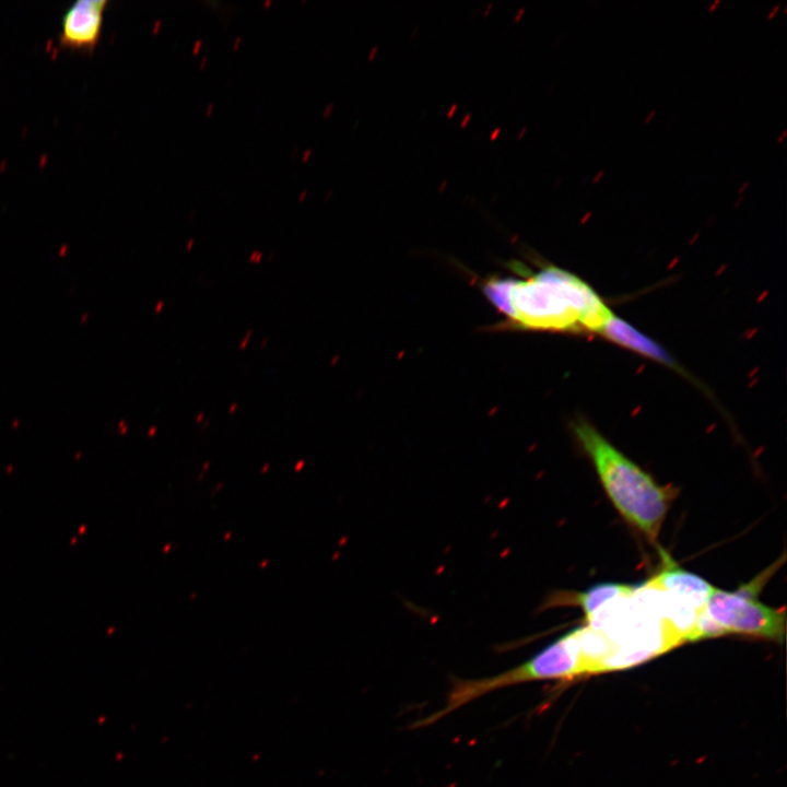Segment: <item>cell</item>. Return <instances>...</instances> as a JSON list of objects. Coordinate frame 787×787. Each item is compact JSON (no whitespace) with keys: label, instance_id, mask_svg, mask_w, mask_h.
Wrapping results in <instances>:
<instances>
[{"label":"cell","instance_id":"cell-8","mask_svg":"<svg viewBox=\"0 0 787 787\" xmlns=\"http://www.w3.org/2000/svg\"><path fill=\"white\" fill-rule=\"evenodd\" d=\"M778 11V7H775L774 10L768 14V19H773L775 13Z\"/></svg>","mask_w":787,"mask_h":787},{"label":"cell","instance_id":"cell-12","mask_svg":"<svg viewBox=\"0 0 787 787\" xmlns=\"http://www.w3.org/2000/svg\"><path fill=\"white\" fill-rule=\"evenodd\" d=\"M654 116H655V111H651L649 117H647L645 121L646 122L650 121Z\"/></svg>","mask_w":787,"mask_h":787},{"label":"cell","instance_id":"cell-5","mask_svg":"<svg viewBox=\"0 0 787 787\" xmlns=\"http://www.w3.org/2000/svg\"><path fill=\"white\" fill-rule=\"evenodd\" d=\"M645 587L674 596L679 602L695 611H698L703 607L713 588V586L702 577L677 567L671 563L649 579Z\"/></svg>","mask_w":787,"mask_h":787},{"label":"cell","instance_id":"cell-13","mask_svg":"<svg viewBox=\"0 0 787 787\" xmlns=\"http://www.w3.org/2000/svg\"><path fill=\"white\" fill-rule=\"evenodd\" d=\"M603 172H599L597 175L598 177L594 179L595 183H597L602 177Z\"/></svg>","mask_w":787,"mask_h":787},{"label":"cell","instance_id":"cell-1","mask_svg":"<svg viewBox=\"0 0 787 787\" xmlns=\"http://www.w3.org/2000/svg\"><path fill=\"white\" fill-rule=\"evenodd\" d=\"M503 313L515 328L600 332L613 315L583 280L548 266L526 279H506Z\"/></svg>","mask_w":787,"mask_h":787},{"label":"cell","instance_id":"cell-9","mask_svg":"<svg viewBox=\"0 0 787 787\" xmlns=\"http://www.w3.org/2000/svg\"><path fill=\"white\" fill-rule=\"evenodd\" d=\"M748 186H749V181H745V183L740 187L739 192L741 193L742 190L744 191Z\"/></svg>","mask_w":787,"mask_h":787},{"label":"cell","instance_id":"cell-7","mask_svg":"<svg viewBox=\"0 0 787 787\" xmlns=\"http://www.w3.org/2000/svg\"><path fill=\"white\" fill-rule=\"evenodd\" d=\"M600 333L614 342H618L631 350H635L648 357L658 360L665 364L673 365L672 359L654 341L639 333L627 322L612 315L604 324Z\"/></svg>","mask_w":787,"mask_h":787},{"label":"cell","instance_id":"cell-6","mask_svg":"<svg viewBox=\"0 0 787 787\" xmlns=\"http://www.w3.org/2000/svg\"><path fill=\"white\" fill-rule=\"evenodd\" d=\"M635 590L636 588L630 585L606 583L592 586L585 591L555 594L545 603L548 607L578 606L590 622L604 603L629 598Z\"/></svg>","mask_w":787,"mask_h":787},{"label":"cell","instance_id":"cell-4","mask_svg":"<svg viewBox=\"0 0 787 787\" xmlns=\"http://www.w3.org/2000/svg\"><path fill=\"white\" fill-rule=\"evenodd\" d=\"M107 0H80L62 14L58 43L62 48L93 51L101 38Z\"/></svg>","mask_w":787,"mask_h":787},{"label":"cell","instance_id":"cell-10","mask_svg":"<svg viewBox=\"0 0 787 787\" xmlns=\"http://www.w3.org/2000/svg\"><path fill=\"white\" fill-rule=\"evenodd\" d=\"M719 4V1H715L713 5L709 7V11L713 12L715 10V7Z\"/></svg>","mask_w":787,"mask_h":787},{"label":"cell","instance_id":"cell-2","mask_svg":"<svg viewBox=\"0 0 787 787\" xmlns=\"http://www.w3.org/2000/svg\"><path fill=\"white\" fill-rule=\"evenodd\" d=\"M573 431L621 516L650 542L657 541L672 490L659 485L587 421L575 422Z\"/></svg>","mask_w":787,"mask_h":787},{"label":"cell","instance_id":"cell-11","mask_svg":"<svg viewBox=\"0 0 787 787\" xmlns=\"http://www.w3.org/2000/svg\"><path fill=\"white\" fill-rule=\"evenodd\" d=\"M785 136H786V131L784 130L782 136L777 138V142H782Z\"/></svg>","mask_w":787,"mask_h":787},{"label":"cell","instance_id":"cell-3","mask_svg":"<svg viewBox=\"0 0 787 787\" xmlns=\"http://www.w3.org/2000/svg\"><path fill=\"white\" fill-rule=\"evenodd\" d=\"M756 577L736 591L713 586L703 607L697 611L685 641L712 638L725 634H743L780 643L785 637V609L768 607L757 600L762 580Z\"/></svg>","mask_w":787,"mask_h":787}]
</instances>
